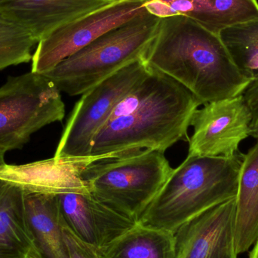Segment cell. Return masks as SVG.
<instances>
[{
	"instance_id": "6da1fadb",
	"label": "cell",
	"mask_w": 258,
	"mask_h": 258,
	"mask_svg": "<svg viewBox=\"0 0 258 258\" xmlns=\"http://www.w3.org/2000/svg\"><path fill=\"white\" fill-rule=\"evenodd\" d=\"M200 105L184 86L150 68L97 134L91 155H125L145 149L165 153L180 141H189L188 129Z\"/></svg>"
},
{
	"instance_id": "7a4b0ae2",
	"label": "cell",
	"mask_w": 258,
	"mask_h": 258,
	"mask_svg": "<svg viewBox=\"0 0 258 258\" xmlns=\"http://www.w3.org/2000/svg\"><path fill=\"white\" fill-rule=\"evenodd\" d=\"M144 60L202 104L239 96L251 81L238 69L219 35L183 15L161 18Z\"/></svg>"
},
{
	"instance_id": "3957f363",
	"label": "cell",
	"mask_w": 258,
	"mask_h": 258,
	"mask_svg": "<svg viewBox=\"0 0 258 258\" xmlns=\"http://www.w3.org/2000/svg\"><path fill=\"white\" fill-rule=\"evenodd\" d=\"M242 156H187L173 168L138 224L174 233L206 211L235 198Z\"/></svg>"
},
{
	"instance_id": "277c9868",
	"label": "cell",
	"mask_w": 258,
	"mask_h": 258,
	"mask_svg": "<svg viewBox=\"0 0 258 258\" xmlns=\"http://www.w3.org/2000/svg\"><path fill=\"white\" fill-rule=\"evenodd\" d=\"M161 18L147 9L44 74L60 92L78 96L127 65L144 59Z\"/></svg>"
},
{
	"instance_id": "5b68a950",
	"label": "cell",
	"mask_w": 258,
	"mask_h": 258,
	"mask_svg": "<svg viewBox=\"0 0 258 258\" xmlns=\"http://www.w3.org/2000/svg\"><path fill=\"white\" fill-rule=\"evenodd\" d=\"M172 171L164 153L145 149L94 162L83 178L92 197L138 223Z\"/></svg>"
},
{
	"instance_id": "8992f818",
	"label": "cell",
	"mask_w": 258,
	"mask_h": 258,
	"mask_svg": "<svg viewBox=\"0 0 258 258\" xmlns=\"http://www.w3.org/2000/svg\"><path fill=\"white\" fill-rule=\"evenodd\" d=\"M64 116L60 90L44 74L9 77L0 87V151L22 148L33 134Z\"/></svg>"
},
{
	"instance_id": "52a82bcc",
	"label": "cell",
	"mask_w": 258,
	"mask_h": 258,
	"mask_svg": "<svg viewBox=\"0 0 258 258\" xmlns=\"http://www.w3.org/2000/svg\"><path fill=\"white\" fill-rule=\"evenodd\" d=\"M150 70L144 59L136 60L82 95L67 122L54 157L92 156L97 134L119 101Z\"/></svg>"
},
{
	"instance_id": "ba28073f",
	"label": "cell",
	"mask_w": 258,
	"mask_h": 258,
	"mask_svg": "<svg viewBox=\"0 0 258 258\" xmlns=\"http://www.w3.org/2000/svg\"><path fill=\"white\" fill-rule=\"evenodd\" d=\"M149 0H116L74 20L38 42L31 71L44 74L112 29L145 9Z\"/></svg>"
},
{
	"instance_id": "9c48e42d",
	"label": "cell",
	"mask_w": 258,
	"mask_h": 258,
	"mask_svg": "<svg viewBox=\"0 0 258 258\" xmlns=\"http://www.w3.org/2000/svg\"><path fill=\"white\" fill-rule=\"evenodd\" d=\"M191 121L188 156L233 157L250 136L251 114L242 95L203 104Z\"/></svg>"
},
{
	"instance_id": "30bf717a",
	"label": "cell",
	"mask_w": 258,
	"mask_h": 258,
	"mask_svg": "<svg viewBox=\"0 0 258 258\" xmlns=\"http://www.w3.org/2000/svg\"><path fill=\"white\" fill-rule=\"evenodd\" d=\"M121 153L99 156L53 157L23 165L0 166V180L24 192L44 194H90L83 173L88 166L102 159L119 157Z\"/></svg>"
},
{
	"instance_id": "8fae6325",
	"label": "cell",
	"mask_w": 258,
	"mask_h": 258,
	"mask_svg": "<svg viewBox=\"0 0 258 258\" xmlns=\"http://www.w3.org/2000/svg\"><path fill=\"white\" fill-rule=\"evenodd\" d=\"M236 197L185 223L174 232L176 258H237Z\"/></svg>"
},
{
	"instance_id": "7c38bea8",
	"label": "cell",
	"mask_w": 258,
	"mask_h": 258,
	"mask_svg": "<svg viewBox=\"0 0 258 258\" xmlns=\"http://www.w3.org/2000/svg\"><path fill=\"white\" fill-rule=\"evenodd\" d=\"M65 222L85 242L104 248L137 224L91 194H59Z\"/></svg>"
},
{
	"instance_id": "4fadbf2b",
	"label": "cell",
	"mask_w": 258,
	"mask_h": 258,
	"mask_svg": "<svg viewBox=\"0 0 258 258\" xmlns=\"http://www.w3.org/2000/svg\"><path fill=\"white\" fill-rule=\"evenodd\" d=\"M116 0H0V11L38 42L56 29Z\"/></svg>"
},
{
	"instance_id": "5bb4252c",
	"label": "cell",
	"mask_w": 258,
	"mask_h": 258,
	"mask_svg": "<svg viewBox=\"0 0 258 258\" xmlns=\"http://www.w3.org/2000/svg\"><path fill=\"white\" fill-rule=\"evenodd\" d=\"M149 12L159 17L183 15L215 34L258 17L257 0H149Z\"/></svg>"
},
{
	"instance_id": "9a60e30c",
	"label": "cell",
	"mask_w": 258,
	"mask_h": 258,
	"mask_svg": "<svg viewBox=\"0 0 258 258\" xmlns=\"http://www.w3.org/2000/svg\"><path fill=\"white\" fill-rule=\"evenodd\" d=\"M26 218L33 243L43 258H69L58 197L24 192Z\"/></svg>"
},
{
	"instance_id": "2e32d148",
	"label": "cell",
	"mask_w": 258,
	"mask_h": 258,
	"mask_svg": "<svg viewBox=\"0 0 258 258\" xmlns=\"http://www.w3.org/2000/svg\"><path fill=\"white\" fill-rule=\"evenodd\" d=\"M242 156L236 196L235 247L237 255L248 251L258 238V138Z\"/></svg>"
},
{
	"instance_id": "e0dca14e",
	"label": "cell",
	"mask_w": 258,
	"mask_h": 258,
	"mask_svg": "<svg viewBox=\"0 0 258 258\" xmlns=\"http://www.w3.org/2000/svg\"><path fill=\"white\" fill-rule=\"evenodd\" d=\"M33 245L26 218L24 191L0 180V258L21 255Z\"/></svg>"
},
{
	"instance_id": "ac0fdd59",
	"label": "cell",
	"mask_w": 258,
	"mask_h": 258,
	"mask_svg": "<svg viewBox=\"0 0 258 258\" xmlns=\"http://www.w3.org/2000/svg\"><path fill=\"white\" fill-rule=\"evenodd\" d=\"M102 249L106 258H176L174 233L138 223Z\"/></svg>"
},
{
	"instance_id": "d6986e66",
	"label": "cell",
	"mask_w": 258,
	"mask_h": 258,
	"mask_svg": "<svg viewBox=\"0 0 258 258\" xmlns=\"http://www.w3.org/2000/svg\"><path fill=\"white\" fill-rule=\"evenodd\" d=\"M220 37L238 69L248 78L258 75V17L223 30Z\"/></svg>"
},
{
	"instance_id": "ffe728a7",
	"label": "cell",
	"mask_w": 258,
	"mask_h": 258,
	"mask_svg": "<svg viewBox=\"0 0 258 258\" xmlns=\"http://www.w3.org/2000/svg\"><path fill=\"white\" fill-rule=\"evenodd\" d=\"M36 38L0 11V71L30 62Z\"/></svg>"
},
{
	"instance_id": "44dd1931",
	"label": "cell",
	"mask_w": 258,
	"mask_h": 258,
	"mask_svg": "<svg viewBox=\"0 0 258 258\" xmlns=\"http://www.w3.org/2000/svg\"><path fill=\"white\" fill-rule=\"evenodd\" d=\"M62 228L69 258H106L102 248L78 237L68 227L64 219Z\"/></svg>"
},
{
	"instance_id": "7402d4cb",
	"label": "cell",
	"mask_w": 258,
	"mask_h": 258,
	"mask_svg": "<svg viewBox=\"0 0 258 258\" xmlns=\"http://www.w3.org/2000/svg\"><path fill=\"white\" fill-rule=\"evenodd\" d=\"M251 114L250 136L258 138V75L252 79L242 94Z\"/></svg>"
},
{
	"instance_id": "603a6c76",
	"label": "cell",
	"mask_w": 258,
	"mask_h": 258,
	"mask_svg": "<svg viewBox=\"0 0 258 258\" xmlns=\"http://www.w3.org/2000/svg\"><path fill=\"white\" fill-rule=\"evenodd\" d=\"M9 258H43L41 255L39 251H38L35 245H33L31 248L29 249L28 251L24 253V254H21V255L15 256V257H9Z\"/></svg>"
},
{
	"instance_id": "cb8c5ba5",
	"label": "cell",
	"mask_w": 258,
	"mask_h": 258,
	"mask_svg": "<svg viewBox=\"0 0 258 258\" xmlns=\"http://www.w3.org/2000/svg\"><path fill=\"white\" fill-rule=\"evenodd\" d=\"M248 258H258V238L256 242L253 245L252 249L248 254Z\"/></svg>"
},
{
	"instance_id": "d4e9b609",
	"label": "cell",
	"mask_w": 258,
	"mask_h": 258,
	"mask_svg": "<svg viewBox=\"0 0 258 258\" xmlns=\"http://www.w3.org/2000/svg\"><path fill=\"white\" fill-rule=\"evenodd\" d=\"M5 155H6V153L0 151V166L6 164V161H5Z\"/></svg>"
}]
</instances>
